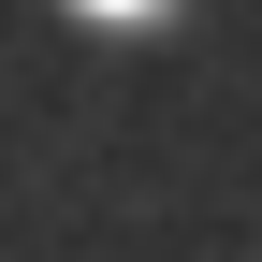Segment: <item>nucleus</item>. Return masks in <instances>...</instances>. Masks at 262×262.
Instances as JSON below:
<instances>
[{
    "instance_id": "nucleus-1",
    "label": "nucleus",
    "mask_w": 262,
    "mask_h": 262,
    "mask_svg": "<svg viewBox=\"0 0 262 262\" xmlns=\"http://www.w3.org/2000/svg\"><path fill=\"white\" fill-rule=\"evenodd\" d=\"M88 15H146V0H88Z\"/></svg>"
}]
</instances>
